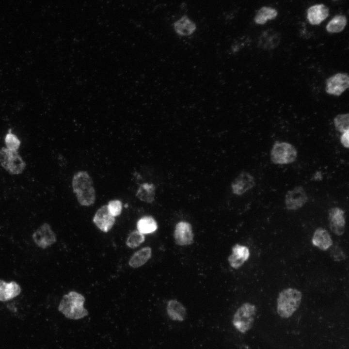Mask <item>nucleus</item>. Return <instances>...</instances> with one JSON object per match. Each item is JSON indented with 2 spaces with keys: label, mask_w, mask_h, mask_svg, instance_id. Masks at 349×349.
<instances>
[{
  "label": "nucleus",
  "mask_w": 349,
  "mask_h": 349,
  "mask_svg": "<svg viewBox=\"0 0 349 349\" xmlns=\"http://www.w3.org/2000/svg\"><path fill=\"white\" fill-rule=\"evenodd\" d=\"M93 222L100 230L106 233L112 227L115 222V218L110 213L107 205H104L96 211Z\"/></svg>",
  "instance_id": "f8f14e48"
},
{
  "label": "nucleus",
  "mask_w": 349,
  "mask_h": 349,
  "mask_svg": "<svg viewBox=\"0 0 349 349\" xmlns=\"http://www.w3.org/2000/svg\"><path fill=\"white\" fill-rule=\"evenodd\" d=\"M349 130L342 133L340 137V142L342 144L347 148H348L349 146Z\"/></svg>",
  "instance_id": "c756f323"
},
{
  "label": "nucleus",
  "mask_w": 349,
  "mask_h": 349,
  "mask_svg": "<svg viewBox=\"0 0 349 349\" xmlns=\"http://www.w3.org/2000/svg\"><path fill=\"white\" fill-rule=\"evenodd\" d=\"M155 195V187L153 184L143 183L140 185L136 193L137 197L141 201L151 203Z\"/></svg>",
  "instance_id": "b1692460"
},
{
  "label": "nucleus",
  "mask_w": 349,
  "mask_h": 349,
  "mask_svg": "<svg viewBox=\"0 0 349 349\" xmlns=\"http://www.w3.org/2000/svg\"><path fill=\"white\" fill-rule=\"evenodd\" d=\"M0 163L13 174L22 173L26 165L17 151L11 150L6 147H2L0 150Z\"/></svg>",
  "instance_id": "39448f33"
},
{
  "label": "nucleus",
  "mask_w": 349,
  "mask_h": 349,
  "mask_svg": "<svg viewBox=\"0 0 349 349\" xmlns=\"http://www.w3.org/2000/svg\"><path fill=\"white\" fill-rule=\"evenodd\" d=\"M107 207L110 213L113 216L119 215L122 209V202L118 200H111L109 202Z\"/></svg>",
  "instance_id": "c85d7f7f"
},
{
  "label": "nucleus",
  "mask_w": 349,
  "mask_h": 349,
  "mask_svg": "<svg viewBox=\"0 0 349 349\" xmlns=\"http://www.w3.org/2000/svg\"><path fill=\"white\" fill-rule=\"evenodd\" d=\"M255 306L248 302L243 303L235 313L232 323L235 329L245 333L252 327L255 316Z\"/></svg>",
  "instance_id": "20e7f679"
},
{
  "label": "nucleus",
  "mask_w": 349,
  "mask_h": 349,
  "mask_svg": "<svg viewBox=\"0 0 349 349\" xmlns=\"http://www.w3.org/2000/svg\"><path fill=\"white\" fill-rule=\"evenodd\" d=\"M73 191L79 203L82 206L93 205L95 200V192L92 179L86 171L76 173L72 179Z\"/></svg>",
  "instance_id": "f257e3e1"
},
{
  "label": "nucleus",
  "mask_w": 349,
  "mask_h": 349,
  "mask_svg": "<svg viewBox=\"0 0 349 349\" xmlns=\"http://www.w3.org/2000/svg\"><path fill=\"white\" fill-rule=\"evenodd\" d=\"M302 294L298 289L289 288L282 290L277 298V312L284 318L290 317L299 308Z\"/></svg>",
  "instance_id": "7ed1b4c3"
},
{
  "label": "nucleus",
  "mask_w": 349,
  "mask_h": 349,
  "mask_svg": "<svg viewBox=\"0 0 349 349\" xmlns=\"http://www.w3.org/2000/svg\"><path fill=\"white\" fill-rule=\"evenodd\" d=\"M232 253L229 256L228 260L232 268L237 269L249 258V250L245 246L237 244L232 247Z\"/></svg>",
  "instance_id": "4468645a"
},
{
  "label": "nucleus",
  "mask_w": 349,
  "mask_h": 349,
  "mask_svg": "<svg viewBox=\"0 0 349 349\" xmlns=\"http://www.w3.org/2000/svg\"><path fill=\"white\" fill-rule=\"evenodd\" d=\"M281 40L280 34L273 29H268L260 34L258 42L259 47L264 49H271L276 48Z\"/></svg>",
  "instance_id": "f3484780"
},
{
  "label": "nucleus",
  "mask_w": 349,
  "mask_h": 349,
  "mask_svg": "<svg viewBox=\"0 0 349 349\" xmlns=\"http://www.w3.org/2000/svg\"><path fill=\"white\" fill-rule=\"evenodd\" d=\"M175 33L181 36H189L196 30V23L188 16L183 15L173 24Z\"/></svg>",
  "instance_id": "dca6fc26"
},
{
  "label": "nucleus",
  "mask_w": 349,
  "mask_h": 349,
  "mask_svg": "<svg viewBox=\"0 0 349 349\" xmlns=\"http://www.w3.org/2000/svg\"><path fill=\"white\" fill-rule=\"evenodd\" d=\"M145 237L143 234L138 230L131 232L128 235L127 241V245L131 248H135L144 242Z\"/></svg>",
  "instance_id": "a878e982"
},
{
  "label": "nucleus",
  "mask_w": 349,
  "mask_h": 349,
  "mask_svg": "<svg viewBox=\"0 0 349 349\" xmlns=\"http://www.w3.org/2000/svg\"><path fill=\"white\" fill-rule=\"evenodd\" d=\"M329 9L323 4H317L309 7L307 10V19L312 25H319L328 17Z\"/></svg>",
  "instance_id": "2eb2a0df"
},
{
  "label": "nucleus",
  "mask_w": 349,
  "mask_h": 349,
  "mask_svg": "<svg viewBox=\"0 0 349 349\" xmlns=\"http://www.w3.org/2000/svg\"><path fill=\"white\" fill-rule=\"evenodd\" d=\"M297 152L294 146L286 142L275 143L271 150V161L276 164L293 162L297 158Z\"/></svg>",
  "instance_id": "423d86ee"
},
{
  "label": "nucleus",
  "mask_w": 349,
  "mask_h": 349,
  "mask_svg": "<svg viewBox=\"0 0 349 349\" xmlns=\"http://www.w3.org/2000/svg\"><path fill=\"white\" fill-rule=\"evenodd\" d=\"M84 301L83 295L76 291H70L63 297L58 310L68 318L79 319L88 314L83 307Z\"/></svg>",
  "instance_id": "f03ea898"
},
{
  "label": "nucleus",
  "mask_w": 349,
  "mask_h": 349,
  "mask_svg": "<svg viewBox=\"0 0 349 349\" xmlns=\"http://www.w3.org/2000/svg\"><path fill=\"white\" fill-rule=\"evenodd\" d=\"M137 227L138 230L144 235L154 232L158 228V225L152 217L145 216L138 221Z\"/></svg>",
  "instance_id": "5701e85b"
},
{
  "label": "nucleus",
  "mask_w": 349,
  "mask_h": 349,
  "mask_svg": "<svg viewBox=\"0 0 349 349\" xmlns=\"http://www.w3.org/2000/svg\"><path fill=\"white\" fill-rule=\"evenodd\" d=\"M329 226L331 231L338 236L343 234L345 228L344 211L339 207L330 209L328 213Z\"/></svg>",
  "instance_id": "9b49d317"
},
{
  "label": "nucleus",
  "mask_w": 349,
  "mask_h": 349,
  "mask_svg": "<svg viewBox=\"0 0 349 349\" xmlns=\"http://www.w3.org/2000/svg\"><path fill=\"white\" fill-rule=\"evenodd\" d=\"M313 244L323 251L327 250L333 244V240L329 232L322 228H318L315 231Z\"/></svg>",
  "instance_id": "aec40b11"
},
{
  "label": "nucleus",
  "mask_w": 349,
  "mask_h": 349,
  "mask_svg": "<svg viewBox=\"0 0 349 349\" xmlns=\"http://www.w3.org/2000/svg\"><path fill=\"white\" fill-rule=\"evenodd\" d=\"M166 311L169 318L174 321H182L187 316L186 308L180 302L175 300L168 301Z\"/></svg>",
  "instance_id": "6ab92c4d"
},
{
  "label": "nucleus",
  "mask_w": 349,
  "mask_h": 349,
  "mask_svg": "<svg viewBox=\"0 0 349 349\" xmlns=\"http://www.w3.org/2000/svg\"><path fill=\"white\" fill-rule=\"evenodd\" d=\"M152 254L151 248L145 247L135 252L130 257L128 264L132 268H136L144 265Z\"/></svg>",
  "instance_id": "412c9836"
},
{
  "label": "nucleus",
  "mask_w": 349,
  "mask_h": 349,
  "mask_svg": "<svg viewBox=\"0 0 349 349\" xmlns=\"http://www.w3.org/2000/svg\"><path fill=\"white\" fill-rule=\"evenodd\" d=\"M277 15L278 12L275 9L270 7L263 6L256 12L254 20L256 24L263 25L268 20L275 18Z\"/></svg>",
  "instance_id": "4be33fe9"
},
{
  "label": "nucleus",
  "mask_w": 349,
  "mask_h": 349,
  "mask_svg": "<svg viewBox=\"0 0 349 349\" xmlns=\"http://www.w3.org/2000/svg\"><path fill=\"white\" fill-rule=\"evenodd\" d=\"M349 113L337 115L333 120L336 129L342 133L349 130Z\"/></svg>",
  "instance_id": "bb28decb"
},
{
  "label": "nucleus",
  "mask_w": 349,
  "mask_h": 349,
  "mask_svg": "<svg viewBox=\"0 0 349 349\" xmlns=\"http://www.w3.org/2000/svg\"><path fill=\"white\" fill-rule=\"evenodd\" d=\"M127 205L126 204V205H125V207H127Z\"/></svg>",
  "instance_id": "7c9ffc66"
},
{
  "label": "nucleus",
  "mask_w": 349,
  "mask_h": 349,
  "mask_svg": "<svg viewBox=\"0 0 349 349\" xmlns=\"http://www.w3.org/2000/svg\"><path fill=\"white\" fill-rule=\"evenodd\" d=\"M349 86V78L347 73H337L326 81V92L334 95L339 96Z\"/></svg>",
  "instance_id": "6e6552de"
},
{
  "label": "nucleus",
  "mask_w": 349,
  "mask_h": 349,
  "mask_svg": "<svg viewBox=\"0 0 349 349\" xmlns=\"http://www.w3.org/2000/svg\"><path fill=\"white\" fill-rule=\"evenodd\" d=\"M333 0V1H337V0Z\"/></svg>",
  "instance_id": "2f4dec72"
},
{
  "label": "nucleus",
  "mask_w": 349,
  "mask_h": 349,
  "mask_svg": "<svg viewBox=\"0 0 349 349\" xmlns=\"http://www.w3.org/2000/svg\"><path fill=\"white\" fill-rule=\"evenodd\" d=\"M175 243L179 246H187L193 242L194 235L191 224L186 222H178L174 234Z\"/></svg>",
  "instance_id": "1a4fd4ad"
},
{
  "label": "nucleus",
  "mask_w": 349,
  "mask_h": 349,
  "mask_svg": "<svg viewBox=\"0 0 349 349\" xmlns=\"http://www.w3.org/2000/svg\"><path fill=\"white\" fill-rule=\"evenodd\" d=\"M307 201L306 193L301 186H297L289 190L285 197V204L288 209L296 210L301 207Z\"/></svg>",
  "instance_id": "9d476101"
},
{
  "label": "nucleus",
  "mask_w": 349,
  "mask_h": 349,
  "mask_svg": "<svg viewBox=\"0 0 349 349\" xmlns=\"http://www.w3.org/2000/svg\"><path fill=\"white\" fill-rule=\"evenodd\" d=\"M255 185L253 176L247 172H242L233 181L231 185L233 192L238 195L243 194Z\"/></svg>",
  "instance_id": "ddd939ff"
},
{
  "label": "nucleus",
  "mask_w": 349,
  "mask_h": 349,
  "mask_svg": "<svg viewBox=\"0 0 349 349\" xmlns=\"http://www.w3.org/2000/svg\"><path fill=\"white\" fill-rule=\"evenodd\" d=\"M32 238L36 245L42 249H46L52 245L57 240L55 233L47 223H44L39 226L32 234Z\"/></svg>",
  "instance_id": "0eeeda50"
},
{
  "label": "nucleus",
  "mask_w": 349,
  "mask_h": 349,
  "mask_svg": "<svg viewBox=\"0 0 349 349\" xmlns=\"http://www.w3.org/2000/svg\"><path fill=\"white\" fill-rule=\"evenodd\" d=\"M21 291L20 286L16 282L7 283L0 280V301L11 300L19 295Z\"/></svg>",
  "instance_id": "a211bd4d"
},
{
  "label": "nucleus",
  "mask_w": 349,
  "mask_h": 349,
  "mask_svg": "<svg viewBox=\"0 0 349 349\" xmlns=\"http://www.w3.org/2000/svg\"><path fill=\"white\" fill-rule=\"evenodd\" d=\"M347 23V19L343 15H335L326 26L327 31L330 33H338L342 32Z\"/></svg>",
  "instance_id": "393cba45"
},
{
  "label": "nucleus",
  "mask_w": 349,
  "mask_h": 349,
  "mask_svg": "<svg viewBox=\"0 0 349 349\" xmlns=\"http://www.w3.org/2000/svg\"><path fill=\"white\" fill-rule=\"evenodd\" d=\"M4 142L6 148L13 151H17L19 148L21 142L17 137L12 133L11 129H9L6 134Z\"/></svg>",
  "instance_id": "cd10ccee"
}]
</instances>
